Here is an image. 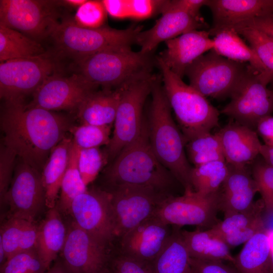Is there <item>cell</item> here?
I'll use <instances>...</instances> for the list:
<instances>
[{
    "label": "cell",
    "instance_id": "cell-13",
    "mask_svg": "<svg viewBox=\"0 0 273 273\" xmlns=\"http://www.w3.org/2000/svg\"><path fill=\"white\" fill-rule=\"evenodd\" d=\"M56 1L1 0L0 25L39 42L51 35L59 23Z\"/></svg>",
    "mask_w": 273,
    "mask_h": 273
},
{
    "label": "cell",
    "instance_id": "cell-27",
    "mask_svg": "<svg viewBox=\"0 0 273 273\" xmlns=\"http://www.w3.org/2000/svg\"><path fill=\"white\" fill-rule=\"evenodd\" d=\"M72 143V137L66 136L53 149L41 172L46 207L48 209L54 208L57 204Z\"/></svg>",
    "mask_w": 273,
    "mask_h": 273
},
{
    "label": "cell",
    "instance_id": "cell-31",
    "mask_svg": "<svg viewBox=\"0 0 273 273\" xmlns=\"http://www.w3.org/2000/svg\"><path fill=\"white\" fill-rule=\"evenodd\" d=\"M190 258L180 227L174 226L165 246L149 264L153 273H189Z\"/></svg>",
    "mask_w": 273,
    "mask_h": 273
},
{
    "label": "cell",
    "instance_id": "cell-54",
    "mask_svg": "<svg viewBox=\"0 0 273 273\" xmlns=\"http://www.w3.org/2000/svg\"><path fill=\"white\" fill-rule=\"evenodd\" d=\"M86 2V0H65L59 1V5L63 4L65 6L71 8H79L81 5Z\"/></svg>",
    "mask_w": 273,
    "mask_h": 273
},
{
    "label": "cell",
    "instance_id": "cell-23",
    "mask_svg": "<svg viewBox=\"0 0 273 273\" xmlns=\"http://www.w3.org/2000/svg\"><path fill=\"white\" fill-rule=\"evenodd\" d=\"M205 6L209 8L213 16L210 35L246 20L273 13V0H207Z\"/></svg>",
    "mask_w": 273,
    "mask_h": 273
},
{
    "label": "cell",
    "instance_id": "cell-36",
    "mask_svg": "<svg viewBox=\"0 0 273 273\" xmlns=\"http://www.w3.org/2000/svg\"><path fill=\"white\" fill-rule=\"evenodd\" d=\"M188 159L194 166L208 162L224 160V157L217 133L200 135L186 144Z\"/></svg>",
    "mask_w": 273,
    "mask_h": 273
},
{
    "label": "cell",
    "instance_id": "cell-4",
    "mask_svg": "<svg viewBox=\"0 0 273 273\" xmlns=\"http://www.w3.org/2000/svg\"><path fill=\"white\" fill-rule=\"evenodd\" d=\"M156 61L162 73L164 93L174 111L186 144L200 135L210 132L218 125L219 111L205 96L186 84L159 56Z\"/></svg>",
    "mask_w": 273,
    "mask_h": 273
},
{
    "label": "cell",
    "instance_id": "cell-44",
    "mask_svg": "<svg viewBox=\"0 0 273 273\" xmlns=\"http://www.w3.org/2000/svg\"><path fill=\"white\" fill-rule=\"evenodd\" d=\"M109 267L113 273H153L149 263L139 262L112 251Z\"/></svg>",
    "mask_w": 273,
    "mask_h": 273
},
{
    "label": "cell",
    "instance_id": "cell-1",
    "mask_svg": "<svg viewBox=\"0 0 273 273\" xmlns=\"http://www.w3.org/2000/svg\"><path fill=\"white\" fill-rule=\"evenodd\" d=\"M72 125L66 116L23 102L6 103L1 116L3 143L40 173L52 151Z\"/></svg>",
    "mask_w": 273,
    "mask_h": 273
},
{
    "label": "cell",
    "instance_id": "cell-34",
    "mask_svg": "<svg viewBox=\"0 0 273 273\" xmlns=\"http://www.w3.org/2000/svg\"><path fill=\"white\" fill-rule=\"evenodd\" d=\"M79 150L80 148L73 142L68 166L61 183L59 196L56 205L59 211L65 217L69 215L73 200L88 189L82 179L78 167Z\"/></svg>",
    "mask_w": 273,
    "mask_h": 273
},
{
    "label": "cell",
    "instance_id": "cell-28",
    "mask_svg": "<svg viewBox=\"0 0 273 273\" xmlns=\"http://www.w3.org/2000/svg\"><path fill=\"white\" fill-rule=\"evenodd\" d=\"M181 234L190 257L234 262L230 247L210 229L181 230Z\"/></svg>",
    "mask_w": 273,
    "mask_h": 273
},
{
    "label": "cell",
    "instance_id": "cell-20",
    "mask_svg": "<svg viewBox=\"0 0 273 273\" xmlns=\"http://www.w3.org/2000/svg\"><path fill=\"white\" fill-rule=\"evenodd\" d=\"M209 31L193 30L165 41L166 49L159 56L180 78L188 67L205 52L213 49Z\"/></svg>",
    "mask_w": 273,
    "mask_h": 273
},
{
    "label": "cell",
    "instance_id": "cell-45",
    "mask_svg": "<svg viewBox=\"0 0 273 273\" xmlns=\"http://www.w3.org/2000/svg\"><path fill=\"white\" fill-rule=\"evenodd\" d=\"M163 1L128 0L129 18H148L160 10Z\"/></svg>",
    "mask_w": 273,
    "mask_h": 273
},
{
    "label": "cell",
    "instance_id": "cell-35",
    "mask_svg": "<svg viewBox=\"0 0 273 273\" xmlns=\"http://www.w3.org/2000/svg\"><path fill=\"white\" fill-rule=\"evenodd\" d=\"M229 171L224 160L204 163L192 168L191 184L195 192L203 195L217 194Z\"/></svg>",
    "mask_w": 273,
    "mask_h": 273
},
{
    "label": "cell",
    "instance_id": "cell-25",
    "mask_svg": "<svg viewBox=\"0 0 273 273\" xmlns=\"http://www.w3.org/2000/svg\"><path fill=\"white\" fill-rule=\"evenodd\" d=\"M123 89V85L114 89L96 90L89 94L76 111L80 124L111 125L114 123Z\"/></svg>",
    "mask_w": 273,
    "mask_h": 273
},
{
    "label": "cell",
    "instance_id": "cell-17",
    "mask_svg": "<svg viewBox=\"0 0 273 273\" xmlns=\"http://www.w3.org/2000/svg\"><path fill=\"white\" fill-rule=\"evenodd\" d=\"M98 87L80 74L70 76L54 73L49 76L32 94L27 105L49 111H75L91 92Z\"/></svg>",
    "mask_w": 273,
    "mask_h": 273
},
{
    "label": "cell",
    "instance_id": "cell-22",
    "mask_svg": "<svg viewBox=\"0 0 273 273\" xmlns=\"http://www.w3.org/2000/svg\"><path fill=\"white\" fill-rule=\"evenodd\" d=\"M217 133L228 165L246 166L260 155L262 144L254 129L232 121Z\"/></svg>",
    "mask_w": 273,
    "mask_h": 273
},
{
    "label": "cell",
    "instance_id": "cell-50",
    "mask_svg": "<svg viewBox=\"0 0 273 273\" xmlns=\"http://www.w3.org/2000/svg\"><path fill=\"white\" fill-rule=\"evenodd\" d=\"M255 130L263 141L264 145L273 146V116L270 115L261 119Z\"/></svg>",
    "mask_w": 273,
    "mask_h": 273
},
{
    "label": "cell",
    "instance_id": "cell-29",
    "mask_svg": "<svg viewBox=\"0 0 273 273\" xmlns=\"http://www.w3.org/2000/svg\"><path fill=\"white\" fill-rule=\"evenodd\" d=\"M38 224L36 222L15 217H6L3 221L0 241L7 259L15 254L36 249Z\"/></svg>",
    "mask_w": 273,
    "mask_h": 273
},
{
    "label": "cell",
    "instance_id": "cell-42",
    "mask_svg": "<svg viewBox=\"0 0 273 273\" xmlns=\"http://www.w3.org/2000/svg\"><path fill=\"white\" fill-rule=\"evenodd\" d=\"M107 13L102 1H86L77 9L74 21L81 27L97 29L104 26Z\"/></svg>",
    "mask_w": 273,
    "mask_h": 273
},
{
    "label": "cell",
    "instance_id": "cell-46",
    "mask_svg": "<svg viewBox=\"0 0 273 273\" xmlns=\"http://www.w3.org/2000/svg\"><path fill=\"white\" fill-rule=\"evenodd\" d=\"M190 264L193 273H238L221 261L199 259L190 257Z\"/></svg>",
    "mask_w": 273,
    "mask_h": 273
},
{
    "label": "cell",
    "instance_id": "cell-53",
    "mask_svg": "<svg viewBox=\"0 0 273 273\" xmlns=\"http://www.w3.org/2000/svg\"><path fill=\"white\" fill-rule=\"evenodd\" d=\"M270 243L269 269L270 273H273V228L268 229Z\"/></svg>",
    "mask_w": 273,
    "mask_h": 273
},
{
    "label": "cell",
    "instance_id": "cell-24",
    "mask_svg": "<svg viewBox=\"0 0 273 273\" xmlns=\"http://www.w3.org/2000/svg\"><path fill=\"white\" fill-rule=\"evenodd\" d=\"M264 206L261 199L247 210L224 216L210 228L230 247L245 244L266 228L263 217Z\"/></svg>",
    "mask_w": 273,
    "mask_h": 273
},
{
    "label": "cell",
    "instance_id": "cell-38",
    "mask_svg": "<svg viewBox=\"0 0 273 273\" xmlns=\"http://www.w3.org/2000/svg\"><path fill=\"white\" fill-rule=\"evenodd\" d=\"M111 125H73L69 129L73 142L80 149L107 146L111 140Z\"/></svg>",
    "mask_w": 273,
    "mask_h": 273
},
{
    "label": "cell",
    "instance_id": "cell-18",
    "mask_svg": "<svg viewBox=\"0 0 273 273\" xmlns=\"http://www.w3.org/2000/svg\"><path fill=\"white\" fill-rule=\"evenodd\" d=\"M172 232L170 225L152 216L120 237L114 249L127 257L150 263L162 250Z\"/></svg>",
    "mask_w": 273,
    "mask_h": 273
},
{
    "label": "cell",
    "instance_id": "cell-6",
    "mask_svg": "<svg viewBox=\"0 0 273 273\" xmlns=\"http://www.w3.org/2000/svg\"><path fill=\"white\" fill-rule=\"evenodd\" d=\"M142 29L140 26L125 29L106 26L88 29L77 25L74 19L67 18L57 24L51 37L62 54L78 62L103 51L131 48Z\"/></svg>",
    "mask_w": 273,
    "mask_h": 273
},
{
    "label": "cell",
    "instance_id": "cell-40",
    "mask_svg": "<svg viewBox=\"0 0 273 273\" xmlns=\"http://www.w3.org/2000/svg\"><path fill=\"white\" fill-rule=\"evenodd\" d=\"M251 171L261 195L264 211L273 216V166L263 160L253 161Z\"/></svg>",
    "mask_w": 273,
    "mask_h": 273
},
{
    "label": "cell",
    "instance_id": "cell-21",
    "mask_svg": "<svg viewBox=\"0 0 273 273\" xmlns=\"http://www.w3.org/2000/svg\"><path fill=\"white\" fill-rule=\"evenodd\" d=\"M229 166L228 175L217 192L218 208L224 216L250 208L258 192L256 183L247 166Z\"/></svg>",
    "mask_w": 273,
    "mask_h": 273
},
{
    "label": "cell",
    "instance_id": "cell-48",
    "mask_svg": "<svg viewBox=\"0 0 273 273\" xmlns=\"http://www.w3.org/2000/svg\"><path fill=\"white\" fill-rule=\"evenodd\" d=\"M207 1V0L163 1L160 10L161 8L178 10L186 12L195 17L202 18L200 13V10L203 6H205Z\"/></svg>",
    "mask_w": 273,
    "mask_h": 273
},
{
    "label": "cell",
    "instance_id": "cell-43",
    "mask_svg": "<svg viewBox=\"0 0 273 273\" xmlns=\"http://www.w3.org/2000/svg\"><path fill=\"white\" fill-rule=\"evenodd\" d=\"M16 154L3 143L0 150V201L3 204L10 188L14 170Z\"/></svg>",
    "mask_w": 273,
    "mask_h": 273
},
{
    "label": "cell",
    "instance_id": "cell-8",
    "mask_svg": "<svg viewBox=\"0 0 273 273\" xmlns=\"http://www.w3.org/2000/svg\"><path fill=\"white\" fill-rule=\"evenodd\" d=\"M154 77L151 73L146 74L123 85L113 133L109 144L105 149L109 162H112L140 134L145 119L143 108L151 92Z\"/></svg>",
    "mask_w": 273,
    "mask_h": 273
},
{
    "label": "cell",
    "instance_id": "cell-26",
    "mask_svg": "<svg viewBox=\"0 0 273 273\" xmlns=\"http://www.w3.org/2000/svg\"><path fill=\"white\" fill-rule=\"evenodd\" d=\"M67 235V225L62 214L56 206L49 209L44 218L38 224L36 246L37 253L47 270L58 258Z\"/></svg>",
    "mask_w": 273,
    "mask_h": 273
},
{
    "label": "cell",
    "instance_id": "cell-47",
    "mask_svg": "<svg viewBox=\"0 0 273 273\" xmlns=\"http://www.w3.org/2000/svg\"><path fill=\"white\" fill-rule=\"evenodd\" d=\"M245 28L259 30L273 40V13L246 20L230 28Z\"/></svg>",
    "mask_w": 273,
    "mask_h": 273
},
{
    "label": "cell",
    "instance_id": "cell-37",
    "mask_svg": "<svg viewBox=\"0 0 273 273\" xmlns=\"http://www.w3.org/2000/svg\"><path fill=\"white\" fill-rule=\"evenodd\" d=\"M249 42L264 66L263 75L269 83H273V40L263 33L253 28L233 29Z\"/></svg>",
    "mask_w": 273,
    "mask_h": 273
},
{
    "label": "cell",
    "instance_id": "cell-3",
    "mask_svg": "<svg viewBox=\"0 0 273 273\" xmlns=\"http://www.w3.org/2000/svg\"><path fill=\"white\" fill-rule=\"evenodd\" d=\"M102 178L101 187L104 189L122 185L149 187L169 194L177 181L154 153L145 119L138 137L105 169Z\"/></svg>",
    "mask_w": 273,
    "mask_h": 273
},
{
    "label": "cell",
    "instance_id": "cell-19",
    "mask_svg": "<svg viewBox=\"0 0 273 273\" xmlns=\"http://www.w3.org/2000/svg\"><path fill=\"white\" fill-rule=\"evenodd\" d=\"M161 17L150 29L140 31L135 42L141 46V52L152 53L162 41L176 37L187 32L206 27L203 18L195 17L184 11L161 8Z\"/></svg>",
    "mask_w": 273,
    "mask_h": 273
},
{
    "label": "cell",
    "instance_id": "cell-14",
    "mask_svg": "<svg viewBox=\"0 0 273 273\" xmlns=\"http://www.w3.org/2000/svg\"><path fill=\"white\" fill-rule=\"evenodd\" d=\"M217 193L203 195L194 191L180 196H170L159 205L153 216L170 225H195L201 229L212 228L218 221Z\"/></svg>",
    "mask_w": 273,
    "mask_h": 273
},
{
    "label": "cell",
    "instance_id": "cell-56",
    "mask_svg": "<svg viewBox=\"0 0 273 273\" xmlns=\"http://www.w3.org/2000/svg\"><path fill=\"white\" fill-rule=\"evenodd\" d=\"M189 273H193V272H192V271L191 270V269H190V271H189Z\"/></svg>",
    "mask_w": 273,
    "mask_h": 273
},
{
    "label": "cell",
    "instance_id": "cell-10",
    "mask_svg": "<svg viewBox=\"0 0 273 273\" xmlns=\"http://www.w3.org/2000/svg\"><path fill=\"white\" fill-rule=\"evenodd\" d=\"M55 61L49 55L8 60L0 64V96L6 103H23L50 75Z\"/></svg>",
    "mask_w": 273,
    "mask_h": 273
},
{
    "label": "cell",
    "instance_id": "cell-55",
    "mask_svg": "<svg viewBox=\"0 0 273 273\" xmlns=\"http://www.w3.org/2000/svg\"><path fill=\"white\" fill-rule=\"evenodd\" d=\"M100 273H113V272L111 271V270L110 269L109 267L108 266L107 268L105 269Z\"/></svg>",
    "mask_w": 273,
    "mask_h": 273
},
{
    "label": "cell",
    "instance_id": "cell-57",
    "mask_svg": "<svg viewBox=\"0 0 273 273\" xmlns=\"http://www.w3.org/2000/svg\"><path fill=\"white\" fill-rule=\"evenodd\" d=\"M273 84V83H272ZM272 89H273V88H272Z\"/></svg>",
    "mask_w": 273,
    "mask_h": 273
},
{
    "label": "cell",
    "instance_id": "cell-39",
    "mask_svg": "<svg viewBox=\"0 0 273 273\" xmlns=\"http://www.w3.org/2000/svg\"><path fill=\"white\" fill-rule=\"evenodd\" d=\"M108 162L105 150H102L100 148H80L78 167L82 179L87 187L96 179Z\"/></svg>",
    "mask_w": 273,
    "mask_h": 273
},
{
    "label": "cell",
    "instance_id": "cell-9",
    "mask_svg": "<svg viewBox=\"0 0 273 273\" xmlns=\"http://www.w3.org/2000/svg\"><path fill=\"white\" fill-rule=\"evenodd\" d=\"M103 189L111 196L116 241L151 217L160 203L172 195L149 187L122 185Z\"/></svg>",
    "mask_w": 273,
    "mask_h": 273
},
{
    "label": "cell",
    "instance_id": "cell-51",
    "mask_svg": "<svg viewBox=\"0 0 273 273\" xmlns=\"http://www.w3.org/2000/svg\"><path fill=\"white\" fill-rule=\"evenodd\" d=\"M260 155L266 163L273 166V146L262 145Z\"/></svg>",
    "mask_w": 273,
    "mask_h": 273
},
{
    "label": "cell",
    "instance_id": "cell-12",
    "mask_svg": "<svg viewBox=\"0 0 273 273\" xmlns=\"http://www.w3.org/2000/svg\"><path fill=\"white\" fill-rule=\"evenodd\" d=\"M268 83L259 71L251 67L221 113L255 130L261 119L273 112V89L267 87Z\"/></svg>",
    "mask_w": 273,
    "mask_h": 273
},
{
    "label": "cell",
    "instance_id": "cell-7",
    "mask_svg": "<svg viewBox=\"0 0 273 273\" xmlns=\"http://www.w3.org/2000/svg\"><path fill=\"white\" fill-rule=\"evenodd\" d=\"M252 66L222 57L213 50L203 54L187 69L190 85L205 97H230Z\"/></svg>",
    "mask_w": 273,
    "mask_h": 273
},
{
    "label": "cell",
    "instance_id": "cell-2",
    "mask_svg": "<svg viewBox=\"0 0 273 273\" xmlns=\"http://www.w3.org/2000/svg\"><path fill=\"white\" fill-rule=\"evenodd\" d=\"M162 83L161 75H154L147 122L150 145L158 160L181 185L185 192L194 191L191 180L193 167L186 156V141L172 119Z\"/></svg>",
    "mask_w": 273,
    "mask_h": 273
},
{
    "label": "cell",
    "instance_id": "cell-5",
    "mask_svg": "<svg viewBox=\"0 0 273 273\" xmlns=\"http://www.w3.org/2000/svg\"><path fill=\"white\" fill-rule=\"evenodd\" d=\"M80 73L87 81L104 88L121 87L151 73L152 53L132 51L131 48L103 51L77 62Z\"/></svg>",
    "mask_w": 273,
    "mask_h": 273
},
{
    "label": "cell",
    "instance_id": "cell-30",
    "mask_svg": "<svg viewBox=\"0 0 273 273\" xmlns=\"http://www.w3.org/2000/svg\"><path fill=\"white\" fill-rule=\"evenodd\" d=\"M270 243L267 228L245 244L233 263L238 273H270Z\"/></svg>",
    "mask_w": 273,
    "mask_h": 273
},
{
    "label": "cell",
    "instance_id": "cell-49",
    "mask_svg": "<svg viewBox=\"0 0 273 273\" xmlns=\"http://www.w3.org/2000/svg\"><path fill=\"white\" fill-rule=\"evenodd\" d=\"M107 13L112 18L124 19L129 18L127 1H102Z\"/></svg>",
    "mask_w": 273,
    "mask_h": 273
},
{
    "label": "cell",
    "instance_id": "cell-16",
    "mask_svg": "<svg viewBox=\"0 0 273 273\" xmlns=\"http://www.w3.org/2000/svg\"><path fill=\"white\" fill-rule=\"evenodd\" d=\"M67 225L66 239L59 258L69 271L100 273L107 268L113 249L79 228L71 220Z\"/></svg>",
    "mask_w": 273,
    "mask_h": 273
},
{
    "label": "cell",
    "instance_id": "cell-32",
    "mask_svg": "<svg viewBox=\"0 0 273 273\" xmlns=\"http://www.w3.org/2000/svg\"><path fill=\"white\" fill-rule=\"evenodd\" d=\"M213 40L212 50L218 55L235 61L248 63L261 74H265L264 66L255 52L233 29L219 31Z\"/></svg>",
    "mask_w": 273,
    "mask_h": 273
},
{
    "label": "cell",
    "instance_id": "cell-33",
    "mask_svg": "<svg viewBox=\"0 0 273 273\" xmlns=\"http://www.w3.org/2000/svg\"><path fill=\"white\" fill-rule=\"evenodd\" d=\"M44 54V49L39 42L19 31L0 25L1 63Z\"/></svg>",
    "mask_w": 273,
    "mask_h": 273
},
{
    "label": "cell",
    "instance_id": "cell-15",
    "mask_svg": "<svg viewBox=\"0 0 273 273\" xmlns=\"http://www.w3.org/2000/svg\"><path fill=\"white\" fill-rule=\"evenodd\" d=\"M5 205L9 208L6 217L36 222L46 207L40 172L20 160L1 207Z\"/></svg>",
    "mask_w": 273,
    "mask_h": 273
},
{
    "label": "cell",
    "instance_id": "cell-41",
    "mask_svg": "<svg viewBox=\"0 0 273 273\" xmlns=\"http://www.w3.org/2000/svg\"><path fill=\"white\" fill-rule=\"evenodd\" d=\"M46 270L36 249L11 256L0 267V273H43Z\"/></svg>",
    "mask_w": 273,
    "mask_h": 273
},
{
    "label": "cell",
    "instance_id": "cell-52",
    "mask_svg": "<svg viewBox=\"0 0 273 273\" xmlns=\"http://www.w3.org/2000/svg\"><path fill=\"white\" fill-rule=\"evenodd\" d=\"M43 273H72L65 266L61 259L58 258L51 267Z\"/></svg>",
    "mask_w": 273,
    "mask_h": 273
},
{
    "label": "cell",
    "instance_id": "cell-11",
    "mask_svg": "<svg viewBox=\"0 0 273 273\" xmlns=\"http://www.w3.org/2000/svg\"><path fill=\"white\" fill-rule=\"evenodd\" d=\"M69 215L79 228L114 249L115 224L109 192L100 187L88 188L73 200Z\"/></svg>",
    "mask_w": 273,
    "mask_h": 273
}]
</instances>
